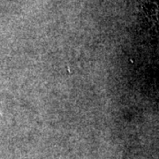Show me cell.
<instances>
[{
  "label": "cell",
  "instance_id": "obj_1",
  "mask_svg": "<svg viewBox=\"0 0 159 159\" xmlns=\"http://www.w3.org/2000/svg\"><path fill=\"white\" fill-rule=\"evenodd\" d=\"M146 12L149 27L159 41V0H150Z\"/></svg>",
  "mask_w": 159,
  "mask_h": 159
}]
</instances>
